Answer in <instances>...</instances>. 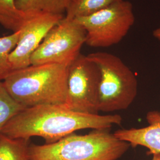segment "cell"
Listing matches in <instances>:
<instances>
[{"label": "cell", "instance_id": "1", "mask_svg": "<svg viewBox=\"0 0 160 160\" xmlns=\"http://www.w3.org/2000/svg\"><path fill=\"white\" fill-rule=\"evenodd\" d=\"M119 114H90L75 112L61 104H42L23 109L2 129V134L14 139L40 137L46 143L82 129L108 130L119 125Z\"/></svg>", "mask_w": 160, "mask_h": 160}, {"label": "cell", "instance_id": "2", "mask_svg": "<svg viewBox=\"0 0 160 160\" xmlns=\"http://www.w3.org/2000/svg\"><path fill=\"white\" fill-rule=\"evenodd\" d=\"M69 66L30 65L12 71L3 80L6 88L26 108L42 104L63 105L67 98Z\"/></svg>", "mask_w": 160, "mask_h": 160}, {"label": "cell", "instance_id": "3", "mask_svg": "<svg viewBox=\"0 0 160 160\" xmlns=\"http://www.w3.org/2000/svg\"><path fill=\"white\" fill-rule=\"evenodd\" d=\"M131 147L107 130L72 133L55 142L30 143V160H118Z\"/></svg>", "mask_w": 160, "mask_h": 160}, {"label": "cell", "instance_id": "4", "mask_svg": "<svg viewBox=\"0 0 160 160\" xmlns=\"http://www.w3.org/2000/svg\"><path fill=\"white\" fill-rule=\"evenodd\" d=\"M87 57L97 65L100 72L99 112L128 109L137 95L138 81L134 72L120 58L112 53L97 52Z\"/></svg>", "mask_w": 160, "mask_h": 160}, {"label": "cell", "instance_id": "5", "mask_svg": "<svg viewBox=\"0 0 160 160\" xmlns=\"http://www.w3.org/2000/svg\"><path fill=\"white\" fill-rule=\"evenodd\" d=\"M86 33V44L92 48H108L119 43L134 24L131 2L122 0L92 15L74 19Z\"/></svg>", "mask_w": 160, "mask_h": 160}, {"label": "cell", "instance_id": "6", "mask_svg": "<svg viewBox=\"0 0 160 160\" xmlns=\"http://www.w3.org/2000/svg\"><path fill=\"white\" fill-rule=\"evenodd\" d=\"M86 33L75 20L63 19L47 34L32 54L31 65L49 63L69 66L86 44Z\"/></svg>", "mask_w": 160, "mask_h": 160}, {"label": "cell", "instance_id": "7", "mask_svg": "<svg viewBox=\"0 0 160 160\" xmlns=\"http://www.w3.org/2000/svg\"><path fill=\"white\" fill-rule=\"evenodd\" d=\"M100 72L87 55L80 54L69 66L67 94L63 106L75 112L98 114Z\"/></svg>", "mask_w": 160, "mask_h": 160}, {"label": "cell", "instance_id": "8", "mask_svg": "<svg viewBox=\"0 0 160 160\" xmlns=\"http://www.w3.org/2000/svg\"><path fill=\"white\" fill-rule=\"evenodd\" d=\"M64 17L61 14L51 13L30 14L20 30L17 45L9 57L12 71L24 68L31 65L32 54L49 32Z\"/></svg>", "mask_w": 160, "mask_h": 160}, {"label": "cell", "instance_id": "9", "mask_svg": "<svg viewBox=\"0 0 160 160\" xmlns=\"http://www.w3.org/2000/svg\"><path fill=\"white\" fill-rule=\"evenodd\" d=\"M149 125L141 128L122 129L114 132L116 137L136 148L142 146L148 149V155L160 154V112L153 110L147 114Z\"/></svg>", "mask_w": 160, "mask_h": 160}, {"label": "cell", "instance_id": "10", "mask_svg": "<svg viewBox=\"0 0 160 160\" xmlns=\"http://www.w3.org/2000/svg\"><path fill=\"white\" fill-rule=\"evenodd\" d=\"M74 0H16L17 8L27 14L51 13L63 15Z\"/></svg>", "mask_w": 160, "mask_h": 160}, {"label": "cell", "instance_id": "11", "mask_svg": "<svg viewBox=\"0 0 160 160\" xmlns=\"http://www.w3.org/2000/svg\"><path fill=\"white\" fill-rule=\"evenodd\" d=\"M30 139H14L0 134V160H30Z\"/></svg>", "mask_w": 160, "mask_h": 160}, {"label": "cell", "instance_id": "12", "mask_svg": "<svg viewBox=\"0 0 160 160\" xmlns=\"http://www.w3.org/2000/svg\"><path fill=\"white\" fill-rule=\"evenodd\" d=\"M29 16L17 8L16 0H0V24L5 29L18 31Z\"/></svg>", "mask_w": 160, "mask_h": 160}, {"label": "cell", "instance_id": "13", "mask_svg": "<svg viewBox=\"0 0 160 160\" xmlns=\"http://www.w3.org/2000/svg\"><path fill=\"white\" fill-rule=\"evenodd\" d=\"M122 0H74L66 12L65 18L74 20L92 15Z\"/></svg>", "mask_w": 160, "mask_h": 160}, {"label": "cell", "instance_id": "14", "mask_svg": "<svg viewBox=\"0 0 160 160\" xmlns=\"http://www.w3.org/2000/svg\"><path fill=\"white\" fill-rule=\"evenodd\" d=\"M25 108L12 97L0 80V134L6 124Z\"/></svg>", "mask_w": 160, "mask_h": 160}, {"label": "cell", "instance_id": "15", "mask_svg": "<svg viewBox=\"0 0 160 160\" xmlns=\"http://www.w3.org/2000/svg\"><path fill=\"white\" fill-rule=\"evenodd\" d=\"M20 30L12 34L0 38V80L3 81L12 71L9 61L12 52L17 45Z\"/></svg>", "mask_w": 160, "mask_h": 160}, {"label": "cell", "instance_id": "16", "mask_svg": "<svg viewBox=\"0 0 160 160\" xmlns=\"http://www.w3.org/2000/svg\"><path fill=\"white\" fill-rule=\"evenodd\" d=\"M152 34L155 38L160 40V27L155 29L153 31Z\"/></svg>", "mask_w": 160, "mask_h": 160}, {"label": "cell", "instance_id": "17", "mask_svg": "<svg viewBox=\"0 0 160 160\" xmlns=\"http://www.w3.org/2000/svg\"><path fill=\"white\" fill-rule=\"evenodd\" d=\"M153 157L151 160H160V154H155L152 155Z\"/></svg>", "mask_w": 160, "mask_h": 160}]
</instances>
